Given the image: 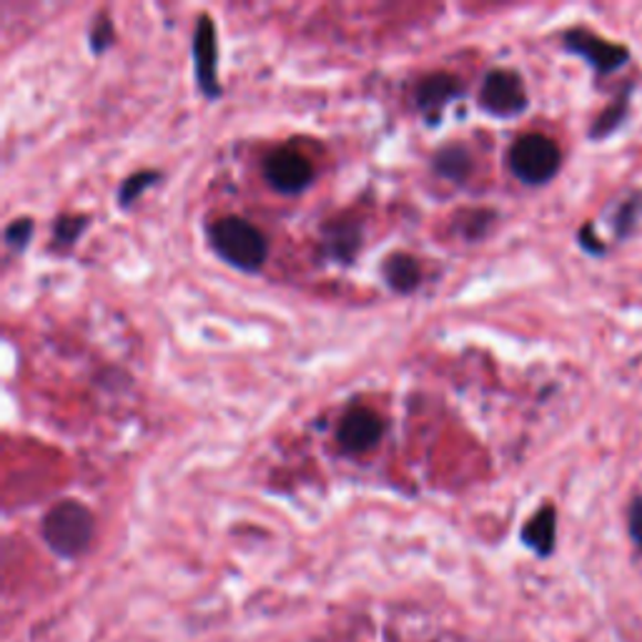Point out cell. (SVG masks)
<instances>
[{"instance_id":"cell-1","label":"cell","mask_w":642,"mask_h":642,"mask_svg":"<svg viewBox=\"0 0 642 642\" xmlns=\"http://www.w3.org/2000/svg\"><path fill=\"white\" fill-rule=\"evenodd\" d=\"M209 244L216 257L244 273L261 271L269 259V241L259 226L244 216H221L209 226Z\"/></svg>"},{"instance_id":"cell-2","label":"cell","mask_w":642,"mask_h":642,"mask_svg":"<svg viewBox=\"0 0 642 642\" xmlns=\"http://www.w3.org/2000/svg\"><path fill=\"white\" fill-rule=\"evenodd\" d=\"M93 532H96V519L79 499L55 503L41 522L43 542L49 545L51 552L65 557V560L86 552L93 542Z\"/></svg>"},{"instance_id":"cell-3","label":"cell","mask_w":642,"mask_h":642,"mask_svg":"<svg viewBox=\"0 0 642 642\" xmlns=\"http://www.w3.org/2000/svg\"><path fill=\"white\" fill-rule=\"evenodd\" d=\"M509 172L517 182L527 186H542L560 172L562 154L560 146L545 134H525L519 136L507 154Z\"/></svg>"},{"instance_id":"cell-4","label":"cell","mask_w":642,"mask_h":642,"mask_svg":"<svg viewBox=\"0 0 642 642\" xmlns=\"http://www.w3.org/2000/svg\"><path fill=\"white\" fill-rule=\"evenodd\" d=\"M263 178L273 191L284 196H297L307 191L314 182V164L294 146H277L263 156Z\"/></svg>"},{"instance_id":"cell-5","label":"cell","mask_w":642,"mask_h":642,"mask_svg":"<svg viewBox=\"0 0 642 642\" xmlns=\"http://www.w3.org/2000/svg\"><path fill=\"white\" fill-rule=\"evenodd\" d=\"M479 108L495 118H515L527 108L522 75L509 69H493L482 79Z\"/></svg>"},{"instance_id":"cell-6","label":"cell","mask_w":642,"mask_h":642,"mask_svg":"<svg viewBox=\"0 0 642 642\" xmlns=\"http://www.w3.org/2000/svg\"><path fill=\"white\" fill-rule=\"evenodd\" d=\"M191 53L198 91L209 101H216L224 93V89L219 81V41H216V25L209 13L196 15Z\"/></svg>"},{"instance_id":"cell-7","label":"cell","mask_w":642,"mask_h":642,"mask_svg":"<svg viewBox=\"0 0 642 642\" xmlns=\"http://www.w3.org/2000/svg\"><path fill=\"white\" fill-rule=\"evenodd\" d=\"M384 437V420L366 404L349 407L336 424V445L344 455H370Z\"/></svg>"},{"instance_id":"cell-8","label":"cell","mask_w":642,"mask_h":642,"mask_svg":"<svg viewBox=\"0 0 642 642\" xmlns=\"http://www.w3.org/2000/svg\"><path fill=\"white\" fill-rule=\"evenodd\" d=\"M465 96V86L457 79L455 73L447 71H432L424 73L422 79L414 83V106L422 111V116L429 121V124H437L439 113L445 111L452 101H457Z\"/></svg>"},{"instance_id":"cell-9","label":"cell","mask_w":642,"mask_h":642,"mask_svg":"<svg viewBox=\"0 0 642 642\" xmlns=\"http://www.w3.org/2000/svg\"><path fill=\"white\" fill-rule=\"evenodd\" d=\"M565 49L582 55V59H588L594 69L602 71V73L615 71L628 61V51L622 49V45L602 41V38L592 35L588 31L565 33Z\"/></svg>"},{"instance_id":"cell-10","label":"cell","mask_w":642,"mask_h":642,"mask_svg":"<svg viewBox=\"0 0 642 642\" xmlns=\"http://www.w3.org/2000/svg\"><path fill=\"white\" fill-rule=\"evenodd\" d=\"M362 226L352 219H332L321 231V251L336 263H352L362 249Z\"/></svg>"},{"instance_id":"cell-11","label":"cell","mask_w":642,"mask_h":642,"mask_svg":"<svg viewBox=\"0 0 642 642\" xmlns=\"http://www.w3.org/2000/svg\"><path fill=\"white\" fill-rule=\"evenodd\" d=\"M382 277L394 294H412L422 284V267L412 253L394 251L382 261Z\"/></svg>"},{"instance_id":"cell-12","label":"cell","mask_w":642,"mask_h":642,"mask_svg":"<svg viewBox=\"0 0 642 642\" xmlns=\"http://www.w3.org/2000/svg\"><path fill=\"white\" fill-rule=\"evenodd\" d=\"M432 168L439 178H445L449 184H467V178L472 176V168H475V161H472L469 151L452 141V144L439 146L432 156Z\"/></svg>"},{"instance_id":"cell-13","label":"cell","mask_w":642,"mask_h":642,"mask_svg":"<svg viewBox=\"0 0 642 642\" xmlns=\"http://www.w3.org/2000/svg\"><path fill=\"white\" fill-rule=\"evenodd\" d=\"M522 542L535 550L540 557L552 555L555 550V537H557V515L552 505H545L537 509V512L527 519V525L522 527Z\"/></svg>"},{"instance_id":"cell-14","label":"cell","mask_w":642,"mask_h":642,"mask_svg":"<svg viewBox=\"0 0 642 642\" xmlns=\"http://www.w3.org/2000/svg\"><path fill=\"white\" fill-rule=\"evenodd\" d=\"M91 219L86 214H61L59 219L53 221V229H51V241L55 249H71L75 241L81 239L83 234H86Z\"/></svg>"},{"instance_id":"cell-15","label":"cell","mask_w":642,"mask_h":642,"mask_svg":"<svg viewBox=\"0 0 642 642\" xmlns=\"http://www.w3.org/2000/svg\"><path fill=\"white\" fill-rule=\"evenodd\" d=\"M161 182V174L156 168H141V172H134L126 176L124 182L118 186V206L121 209H131L141 196H144L151 186H156Z\"/></svg>"},{"instance_id":"cell-16","label":"cell","mask_w":642,"mask_h":642,"mask_svg":"<svg viewBox=\"0 0 642 642\" xmlns=\"http://www.w3.org/2000/svg\"><path fill=\"white\" fill-rule=\"evenodd\" d=\"M495 219H497V214L489 209H469V211L457 214L455 226L459 236H465V239L469 241H479V239H485L489 229H493Z\"/></svg>"},{"instance_id":"cell-17","label":"cell","mask_w":642,"mask_h":642,"mask_svg":"<svg viewBox=\"0 0 642 642\" xmlns=\"http://www.w3.org/2000/svg\"><path fill=\"white\" fill-rule=\"evenodd\" d=\"M113 45H116V28H113L108 11H99L89 28V49L93 55H103Z\"/></svg>"},{"instance_id":"cell-18","label":"cell","mask_w":642,"mask_h":642,"mask_svg":"<svg viewBox=\"0 0 642 642\" xmlns=\"http://www.w3.org/2000/svg\"><path fill=\"white\" fill-rule=\"evenodd\" d=\"M33 231H35V224L31 216H18L11 224L6 226V247L13 249V251H25L28 244L33 239Z\"/></svg>"},{"instance_id":"cell-19","label":"cell","mask_w":642,"mask_h":642,"mask_svg":"<svg viewBox=\"0 0 642 642\" xmlns=\"http://www.w3.org/2000/svg\"><path fill=\"white\" fill-rule=\"evenodd\" d=\"M630 535L632 540L642 545V497H638L630 507Z\"/></svg>"}]
</instances>
